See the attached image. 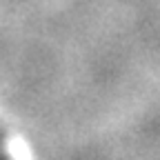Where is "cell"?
<instances>
[{
	"mask_svg": "<svg viewBox=\"0 0 160 160\" xmlns=\"http://www.w3.org/2000/svg\"><path fill=\"white\" fill-rule=\"evenodd\" d=\"M0 160H18L13 156V151L9 149V140L5 138V133L0 131Z\"/></svg>",
	"mask_w": 160,
	"mask_h": 160,
	"instance_id": "1",
	"label": "cell"
}]
</instances>
